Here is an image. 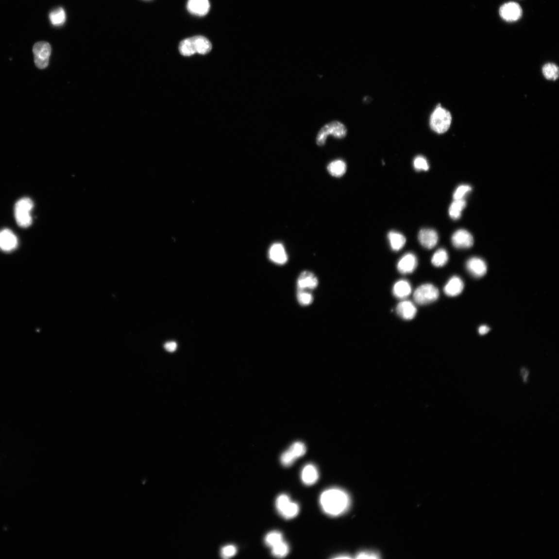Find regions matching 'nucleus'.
<instances>
[{"label": "nucleus", "mask_w": 559, "mask_h": 559, "mask_svg": "<svg viewBox=\"0 0 559 559\" xmlns=\"http://www.w3.org/2000/svg\"><path fill=\"white\" fill-rule=\"evenodd\" d=\"M349 494L340 488H333L322 492L320 499L322 510L327 515L336 517L345 512L350 506Z\"/></svg>", "instance_id": "obj_1"}, {"label": "nucleus", "mask_w": 559, "mask_h": 559, "mask_svg": "<svg viewBox=\"0 0 559 559\" xmlns=\"http://www.w3.org/2000/svg\"><path fill=\"white\" fill-rule=\"evenodd\" d=\"M452 123L451 112L440 104L438 105L430 117L431 129L438 135H443L450 129Z\"/></svg>", "instance_id": "obj_2"}, {"label": "nucleus", "mask_w": 559, "mask_h": 559, "mask_svg": "<svg viewBox=\"0 0 559 559\" xmlns=\"http://www.w3.org/2000/svg\"><path fill=\"white\" fill-rule=\"evenodd\" d=\"M34 203L29 198H22L17 202L15 206V217L18 225L23 228L29 227L33 223V218L30 212L33 209Z\"/></svg>", "instance_id": "obj_3"}, {"label": "nucleus", "mask_w": 559, "mask_h": 559, "mask_svg": "<svg viewBox=\"0 0 559 559\" xmlns=\"http://www.w3.org/2000/svg\"><path fill=\"white\" fill-rule=\"evenodd\" d=\"M347 134L345 126L339 121H333L326 124L319 131L317 137V143L319 146H323L326 143L327 137L332 136L334 137L343 138Z\"/></svg>", "instance_id": "obj_4"}, {"label": "nucleus", "mask_w": 559, "mask_h": 559, "mask_svg": "<svg viewBox=\"0 0 559 559\" xmlns=\"http://www.w3.org/2000/svg\"><path fill=\"white\" fill-rule=\"evenodd\" d=\"M439 297V291L434 285L424 284L417 288L413 294L415 302L420 305H426L434 302Z\"/></svg>", "instance_id": "obj_5"}, {"label": "nucleus", "mask_w": 559, "mask_h": 559, "mask_svg": "<svg viewBox=\"0 0 559 559\" xmlns=\"http://www.w3.org/2000/svg\"><path fill=\"white\" fill-rule=\"evenodd\" d=\"M275 506L279 513L287 519L295 518L299 513V507L298 504L291 501L289 496L286 494L278 496L275 502Z\"/></svg>", "instance_id": "obj_6"}, {"label": "nucleus", "mask_w": 559, "mask_h": 559, "mask_svg": "<svg viewBox=\"0 0 559 559\" xmlns=\"http://www.w3.org/2000/svg\"><path fill=\"white\" fill-rule=\"evenodd\" d=\"M35 64L39 69H44L49 65L51 52V45L46 42H39L34 46Z\"/></svg>", "instance_id": "obj_7"}, {"label": "nucleus", "mask_w": 559, "mask_h": 559, "mask_svg": "<svg viewBox=\"0 0 559 559\" xmlns=\"http://www.w3.org/2000/svg\"><path fill=\"white\" fill-rule=\"evenodd\" d=\"M500 17L507 21H515L522 17L523 10L518 3L510 2L503 4L500 9Z\"/></svg>", "instance_id": "obj_8"}, {"label": "nucleus", "mask_w": 559, "mask_h": 559, "mask_svg": "<svg viewBox=\"0 0 559 559\" xmlns=\"http://www.w3.org/2000/svg\"><path fill=\"white\" fill-rule=\"evenodd\" d=\"M452 242L456 248L468 249L474 245V239L468 231L461 229L456 231L453 235Z\"/></svg>", "instance_id": "obj_9"}, {"label": "nucleus", "mask_w": 559, "mask_h": 559, "mask_svg": "<svg viewBox=\"0 0 559 559\" xmlns=\"http://www.w3.org/2000/svg\"><path fill=\"white\" fill-rule=\"evenodd\" d=\"M18 239L14 233L9 229L0 231V249L9 253L17 248Z\"/></svg>", "instance_id": "obj_10"}, {"label": "nucleus", "mask_w": 559, "mask_h": 559, "mask_svg": "<svg viewBox=\"0 0 559 559\" xmlns=\"http://www.w3.org/2000/svg\"><path fill=\"white\" fill-rule=\"evenodd\" d=\"M297 289L311 290L316 288L319 280L313 273L304 271L301 273L297 280Z\"/></svg>", "instance_id": "obj_11"}, {"label": "nucleus", "mask_w": 559, "mask_h": 559, "mask_svg": "<svg viewBox=\"0 0 559 559\" xmlns=\"http://www.w3.org/2000/svg\"><path fill=\"white\" fill-rule=\"evenodd\" d=\"M466 267L469 273L475 278L483 277L487 271L485 262L479 257L470 258L467 262Z\"/></svg>", "instance_id": "obj_12"}, {"label": "nucleus", "mask_w": 559, "mask_h": 559, "mask_svg": "<svg viewBox=\"0 0 559 559\" xmlns=\"http://www.w3.org/2000/svg\"><path fill=\"white\" fill-rule=\"evenodd\" d=\"M210 9L209 0H188L187 3L188 12L197 17H204L208 14Z\"/></svg>", "instance_id": "obj_13"}, {"label": "nucleus", "mask_w": 559, "mask_h": 559, "mask_svg": "<svg viewBox=\"0 0 559 559\" xmlns=\"http://www.w3.org/2000/svg\"><path fill=\"white\" fill-rule=\"evenodd\" d=\"M418 261L415 255L408 253L401 258L397 264V269L401 273H411L415 270Z\"/></svg>", "instance_id": "obj_14"}, {"label": "nucleus", "mask_w": 559, "mask_h": 559, "mask_svg": "<svg viewBox=\"0 0 559 559\" xmlns=\"http://www.w3.org/2000/svg\"><path fill=\"white\" fill-rule=\"evenodd\" d=\"M419 240L424 248L431 249L437 245L439 236L435 230L424 228L419 234Z\"/></svg>", "instance_id": "obj_15"}, {"label": "nucleus", "mask_w": 559, "mask_h": 559, "mask_svg": "<svg viewBox=\"0 0 559 559\" xmlns=\"http://www.w3.org/2000/svg\"><path fill=\"white\" fill-rule=\"evenodd\" d=\"M269 257L272 262L281 265L285 264L288 259L284 247L279 243H274L271 246L269 251Z\"/></svg>", "instance_id": "obj_16"}, {"label": "nucleus", "mask_w": 559, "mask_h": 559, "mask_svg": "<svg viewBox=\"0 0 559 559\" xmlns=\"http://www.w3.org/2000/svg\"><path fill=\"white\" fill-rule=\"evenodd\" d=\"M396 312L401 318L406 320H411L415 318L417 309L412 302L403 301L397 305Z\"/></svg>", "instance_id": "obj_17"}, {"label": "nucleus", "mask_w": 559, "mask_h": 559, "mask_svg": "<svg viewBox=\"0 0 559 559\" xmlns=\"http://www.w3.org/2000/svg\"><path fill=\"white\" fill-rule=\"evenodd\" d=\"M464 283L462 279L454 276L451 278L444 288L445 294L450 297H455L460 294L464 288Z\"/></svg>", "instance_id": "obj_18"}, {"label": "nucleus", "mask_w": 559, "mask_h": 559, "mask_svg": "<svg viewBox=\"0 0 559 559\" xmlns=\"http://www.w3.org/2000/svg\"><path fill=\"white\" fill-rule=\"evenodd\" d=\"M303 482L306 485H312L316 483L319 479V474L318 469L312 464L305 465L301 474Z\"/></svg>", "instance_id": "obj_19"}, {"label": "nucleus", "mask_w": 559, "mask_h": 559, "mask_svg": "<svg viewBox=\"0 0 559 559\" xmlns=\"http://www.w3.org/2000/svg\"><path fill=\"white\" fill-rule=\"evenodd\" d=\"M411 292V285L405 280L397 281L393 287V294L398 299H405L410 296Z\"/></svg>", "instance_id": "obj_20"}, {"label": "nucleus", "mask_w": 559, "mask_h": 559, "mask_svg": "<svg viewBox=\"0 0 559 559\" xmlns=\"http://www.w3.org/2000/svg\"><path fill=\"white\" fill-rule=\"evenodd\" d=\"M192 37L196 53L206 54L211 51L212 45L208 38L201 35Z\"/></svg>", "instance_id": "obj_21"}, {"label": "nucleus", "mask_w": 559, "mask_h": 559, "mask_svg": "<svg viewBox=\"0 0 559 559\" xmlns=\"http://www.w3.org/2000/svg\"><path fill=\"white\" fill-rule=\"evenodd\" d=\"M388 239L391 248L395 251L403 249L406 243L405 236L399 232L391 231L388 234Z\"/></svg>", "instance_id": "obj_22"}, {"label": "nucleus", "mask_w": 559, "mask_h": 559, "mask_svg": "<svg viewBox=\"0 0 559 559\" xmlns=\"http://www.w3.org/2000/svg\"><path fill=\"white\" fill-rule=\"evenodd\" d=\"M542 73L546 80L555 81L559 77V68L554 63H547L542 68Z\"/></svg>", "instance_id": "obj_23"}, {"label": "nucleus", "mask_w": 559, "mask_h": 559, "mask_svg": "<svg viewBox=\"0 0 559 559\" xmlns=\"http://www.w3.org/2000/svg\"><path fill=\"white\" fill-rule=\"evenodd\" d=\"M466 204V202L463 199L455 200L449 208V215L451 218L454 220L459 219Z\"/></svg>", "instance_id": "obj_24"}, {"label": "nucleus", "mask_w": 559, "mask_h": 559, "mask_svg": "<svg viewBox=\"0 0 559 559\" xmlns=\"http://www.w3.org/2000/svg\"><path fill=\"white\" fill-rule=\"evenodd\" d=\"M328 170L332 176L336 177H340L345 173L346 165L343 161L336 160L328 165Z\"/></svg>", "instance_id": "obj_25"}, {"label": "nucleus", "mask_w": 559, "mask_h": 559, "mask_svg": "<svg viewBox=\"0 0 559 559\" xmlns=\"http://www.w3.org/2000/svg\"><path fill=\"white\" fill-rule=\"evenodd\" d=\"M448 261L447 252L444 249L441 248L438 250L433 255L431 263L433 265L437 267H441L445 266Z\"/></svg>", "instance_id": "obj_26"}, {"label": "nucleus", "mask_w": 559, "mask_h": 559, "mask_svg": "<svg viewBox=\"0 0 559 559\" xmlns=\"http://www.w3.org/2000/svg\"><path fill=\"white\" fill-rule=\"evenodd\" d=\"M50 19L52 24L55 26L64 25L66 21V14L64 9L60 7L53 10L50 14Z\"/></svg>", "instance_id": "obj_27"}, {"label": "nucleus", "mask_w": 559, "mask_h": 559, "mask_svg": "<svg viewBox=\"0 0 559 559\" xmlns=\"http://www.w3.org/2000/svg\"><path fill=\"white\" fill-rule=\"evenodd\" d=\"M179 50L183 56L189 57L196 53L192 37H189L184 39L180 42L179 46Z\"/></svg>", "instance_id": "obj_28"}, {"label": "nucleus", "mask_w": 559, "mask_h": 559, "mask_svg": "<svg viewBox=\"0 0 559 559\" xmlns=\"http://www.w3.org/2000/svg\"><path fill=\"white\" fill-rule=\"evenodd\" d=\"M271 548L272 555L280 558L286 557L289 552L288 543L283 540Z\"/></svg>", "instance_id": "obj_29"}, {"label": "nucleus", "mask_w": 559, "mask_h": 559, "mask_svg": "<svg viewBox=\"0 0 559 559\" xmlns=\"http://www.w3.org/2000/svg\"><path fill=\"white\" fill-rule=\"evenodd\" d=\"M298 302L302 306L310 305L313 301V297L309 290L297 289Z\"/></svg>", "instance_id": "obj_30"}, {"label": "nucleus", "mask_w": 559, "mask_h": 559, "mask_svg": "<svg viewBox=\"0 0 559 559\" xmlns=\"http://www.w3.org/2000/svg\"><path fill=\"white\" fill-rule=\"evenodd\" d=\"M283 535L277 531H271L268 533L265 538V542L267 546L272 548L282 541Z\"/></svg>", "instance_id": "obj_31"}, {"label": "nucleus", "mask_w": 559, "mask_h": 559, "mask_svg": "<svg viewBox=\"0 0 559 559\" xmlns=\"http://www.w3.org/2000/svg\"><path fill=\"white\" fill-rule=\"evenodd\" d=\"M288 451L293 457L297 459L303 457L306 453V449L305 445L301 442H297L290 446Z\"/></svg>", "instance_id": "obj_32"}, {"label": "nucleus", "mask_w": 559, "mask_h": 559, "mask_svg": "<svg viewBox=\"0 0 559 559\" xmlns=\"http://www.w3.org/2000/svg\"><path fill=\"white\" fill-rule=\"evenodd\" d=\"M413 166L417 171H427L429 169L428 161L424 157L421 155L415 157L413 161Z\"/></svg>", "instance_id": "obj_33"}, {"label": "nucleus", "mask_w": 559, "mask_h": 559, "mask_svg": "<svg viewBox=\"0 0 559 559\" xmlns=\"http://www.w3.org/2000/svg\"><path fill=\"white\" fill-rule=\"evenodd\" d=\"M472 190V187L469 185H461L456 188L453 198L455 200H462L467 194Z\"/></svg>", "instance_id": "obj_34"}, {"label": "nucleus", "mask_w": 559, "mask_h": 559, "mask_svg": "<svg viewBox=\"0 0 559 559\" xmlns=\"http://www.w3.org/2000/svg\"><path fill=\"white\" fill-rule=\"evenodd\" d=\"M237 552V549L236 546L233 545H228L221 549L220 555L223 559H229L235 556Z\"/></svg>", "instance_id": "obj_35"}, {"label": "nucleus", "mask_w": 559, "mask_h": 559, "mask_svg": "<svg viewBox=\"0 0 559 559\" xmlns=\"http://www.w3.org/2000/svg\"><path fill=\"white\" fill-rule=\"evenodd\" d=\"M280 460L282 465L287 467L292 466L296 460L288 450L282 454Z\"/></svg>", "instance_id": "obj_36"}, {"label": "nucleus", "mask_w": 559, "mask_h": 559, "mask_svg": "<svg viewBox=\"0 0 559 559\" xmlns=\"http://www.w3.org/2000/svg\"><path fill=\"white\" fill-rule=\"evenodd\" d=\"M357 559H379V555L372 552H361L357 554Z\"/></svg>", "instance_id": "obj_37"}, {"label": "nucleus", "mask_w": 559, "mask_h": 559, "mask_svg": "<svg viewBox=\"0 0 559 559\" xmlns=\"http://www.w3.org/2000/svg\"><path fill=\"white\" fill-rule=\"evenodd\" d=\"M164 348L168 352H173L177 349V344L174 341L169 342L165 344Z\"/></svg>", "instance_id": "obj_38"}, {"label": "nucleus", "mask_w": 559, "mask_h": 559, "mask_svg": "<svg viewBox=\"0 0 559 559\" xmlns=\"http://www.w3.org/2000/svg\"><path fill=\"white\" fill-rule=\"evenodd\" d=\"M490 331V328L486 325H483L479 327L478 329V333L480 335H484L487 334Z\"/></svg>", "instance_id": "obj_39"}, {"label": "nucleus", "mask_w": 559, "mask_h": 559, "mask_svg": "<svg viewBox=\"0 0 559 559\" xmlns=\"http://www.w3.org/2000/svg\"><path fill=\"white\" fill-rule=\"evenodd\" d=\"M335 559H350V558H351V557H350L348 556H346V555H344V556L342 555V556H338V557H335Z\"/></svg>", "instance_id": "obj_40"}]
</instances>
